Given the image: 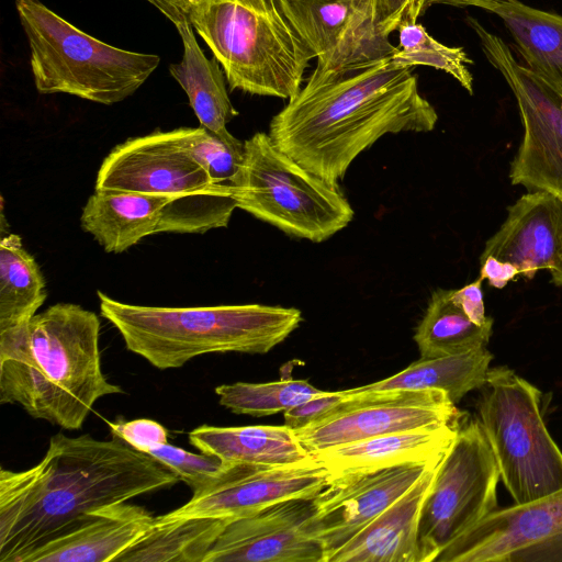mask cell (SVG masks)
Returning a JSON list of instances; mask_svg holds the SVG:
<instances>
[{"label":"cell","mask_w":562,"mask_h":562,"mask_svg":"<svg viewBox=\"0 0 562 562\" xmlns=\"http://www.w3.org/2000/svg\"><path fill=\"white\" fill-rule=\"evenodd\" d=\"M179 481L156 459L115 436L100 440L58 432L34 467L0 470V562H23L38 547L81 525L92 510Z\"/></svg>","instance_id":"obj_1"},{"label":"cell","mask_w":562,"mask_h":562,"mask_svg":"<svg viewBox=\"0 0 562 562\" xmlns=\"http://www.w3.org/2000/svg\"><path fill=\"white\" fill-rule=\"evenodd\" d=\"M413 67L391 58L336 72H317L269 124L276 146L333 186L379 138L435 128L438 115L420 94Z\"/></svg>","instance_id":"obj_2"},{"label":"cell","mask_w":562,"mask_h":562,"mask_svg":"<svg viewBox=\"0 0 562 562\" xmlns=\"http://www.w3.org/2000/svg\"><path fill=\"white\" fill-rule=\"evenodd\" d=\"M100 321L74 303H57L0 331V403L65 430L81 429L102 397L123 393L101 369Z\"/></svg>","instance_id":"obj_3"},{"label":"cell","mask_w":562,"mask_h":562,"mask_svg":"<svg viewBox=\"0 0 562 562\" xmlns=\"http://www.w3.org/2000/svg\"><path fill=\"white\" fill-rule=\"evenodd\" d=\"M101 315L125 347L157 369H177L206 353H267L302 322L294 307L235 304L158 307L123 303L97 292Z\"/></svg>","instance_id":"obj_4"},{"label":"cell","mask_w":562,"mask_h":562,"mask_svg":"<svg viewBox=\"0 0 562 562\" xmlns=\"http://www.w3.org/2000/svg\"><path fill=\"white\" fill-rule=\"evenodd\" d=\"M192 27L220 63L232 90L290 100L315 57L279 0H216Z\"/></svg>","instance_id":"obj_5"},{"label":"cell","mask_w":562,"mask_h":562,"mask_svg":"<svg viewBox=\"0 0 562 562\" xmlns=\"http://www.w3.org/2000/svg\"><path fill=\"white\" fill-rule=\"evenodd\" d=\"M15 5L40 93H68L110 105L132 95L159 65L157 55L92 37L40 0H15Z\"/></svg>","instance_id":"obj_6"},{"label":"cell","mask_w":562,"mask_h":562,"mask_svg":"<svg viewBox=\"0 0 562 562\" xmlns=\"http://www.w3.org/2000/svg\"><path fill=\"white\" fill-rule=\"evenodd\" d=\"M95 189L169 198L171 205L157 234H203L226 227L237 209L232 187L214 183L173 131H155L115 146L102 161Z\"/></svg>","instance_id":"obj_7"},{"label":"cell","mask_w":562,"mask_h":562,"mask_svg":"<svg viewBox=\"0 0 562 562\" xmlns=\"http://www.w3.org/2000/svg\"><path fill=\"white\" fill-rule=\"evenodd\" d=\"M244 144L232 183L237 209L313 243L329 239L352 221L355 212L339 188L281 151L268 133L257 132Z\"/></svg>","instance_id":"obj_8"},{"label":"cell","mask_w":562,"mask_h":562,"mask_svg":"<svg viewBox=\"0 0 562 562\" xmlns=\"http://www.w3.org/2000/svg\"><path fill=\"white\" fill-rule=\"evenodd\" d=\"M542 393L506 366L490 368L476 402L477 422L514 504L562 488V451L541 411Z\"/></svg>","instance_id":"obj_9"},{"label":"cell","mask_w":562,"mask_h":562,"mask_svg":"<svg viewBox=\"0 0 562 562\" xmlns=\"http://www.w3.org/2000/svg\"><path fill=\"white\" fill-rule=\"evenodd\" d=\"M499 479L494 453L477 419H461L422 506L420 562H435L448 544L497 508Z\"/></svg>","instance_id":"obj_10"},{"label":"cell","mask_w":562,"mask_h":562,"mask_svg":"<svg viewBox=\"0 0 562 562\" xmlns=\"http://www.w3.org/2000/svg\"><path fill=\"white\" fill-rule=\"evenodd\" d=\"M467 23L518 104L524 137L510 166V182L562 198V91L518 63L509 46L476 19L468 16Z\"/></svg>","instance_id":"obj_11"},{"label":"cell","mask_w":562,"mask_h":562,"mask_svg":"<svg viewBox=\"0 0 562 562\" xmlns=\"http://www.w3.org/2000/svg\"><path fill=\"white\" fill-rule=\"evenodd\" d=\"M344 393L345 397L325 418L294 429L310 454L381 435L453 425L462 417L442 390Z\"/></svg>","instance_id":"obj_12"},{"label":"cell","mask_w":562,"mask_h":562,"mask_svg":"<svg viewBox=\"0 0 562 562\" xmlns=\"http://www.w3.org/2000/svg\"><path fill=\"white\" fill-rule=\"evenodd\" d=\"M435 562H562V488L496 508L448 544Z\"/></svg>","instance_id":"obj_13"},{"label":"cell","mask_w":562,"mask_h":562,"mask_svg":"<svg viewBox=\"0 0 562 562\" xmlns=\"http://www.w3.org/2000/svg\"><path fill=\"white\" fill-rule=\"evenodd\" d=\"M329 479V471L314 458L276 467L229 463L184 505L158 517L232 520L280 502L314 497Z\"/></svg>","instance_id":"obj_14"},{"label":"cell","mask_w":562,"mask_h":562,"mask_svg":"<svg viewBox=\"0 0 562 562\" xmlns=\"http://www.w3.org/2000/svg\"><path fill=\"white\" fill-rule=\"evenodd\" d=\"M446 456V454H445ZM440 459L369 472L330 475L313 497L310 532L328 558L408 491Z\"/></svg>","instance_id":"obj_15"},{"label":"cell","mask_w":562,"mask_h":562,"mask_svg":"<svg viewBox=\"0 0 562 562\" xmlns=\"http://www.w3.org/2000/svg\"><path fill=\"white\" fill-rule=\"evenodd\" d=\"M312 499L293 498L232 519L204 562H325L323 544L307 527Z\"/></svg>","instance_id":"obj_16"},{"label":"cell","mask_w":562,"mask_h":562,"mask_svg":"<svg viewBox=\"0 0 562 562\" xmlns=\"http://www.w3.org/2000/svg\"><path fill=\"white\" fill-rule=\"evenodd\" d=\"M512 263L525 279L549 270L562 276V198L546 190L529 191L508 207L499 229L486 241L481 258Z\"/></svg>","instance_id":"obj_17"},{"label":"cell","mask_w":562,"mask_h":562,"mask_svg":"<svg viewBox=\"0 0 562 562\" xmlns=\"http://www.w3.org/2000/svg\"><path fill=\"white\" fill-rule=\"evenodd\" d=\"M154 519L135 504L108 505L92 510L75 529L35 549L23 562H115Z\"/></svg>","instance_id":"obj_18"},{"label":"cell","mask_w":562,"mask_h":562,"mask_svg":"<svg viewBox=\"0 0 562 562\" xmlns=\"http://www.w3.org/2000/svg\"><path fill=\"white\" fill-rule=\"evenodd\" d=\"M440 463L336 550L327 562H420L419 515Z\"/></svg>","instance_id":"obj_19"},{"label":"cell","mask_w":562,"mask_h":562,"mask_svg":"<svg viewBox=\"0 0 562 562\" xmlns=\"http://www.w3.org/2000/svg\"><path fill=\"white\" fill-rule=\"evenodd\" d=\"M459 425L460 423L381 435L330 447L311 456L323 464L330 475L430 462L448 452Z\"/></svg>","instance_id":"obj_20"},{"label":"cell","mask_w":562,"mask_h":562,"mask_svg":"<svg viewBox=\"0 0 562 562\" xmlns=\"http://www.w3.org/2000/svg\"><path fill=\"white\" fill-rule=\"evenodd\" d=\"M169 198L135 191L95 189L82 209L81 228L106 252L120 254L157 234Z\"/></svg>","instance_id":"obj_21"},{"label":"cell","mask_w":562,"mask_h":562,"mask_svg":"<svg viewBox=\"0 0 562 562\" xmlns=\"http://www.w3.org/2000/svg\"><path fill=\"white\" fill-rule=\"evenodd\" d=\"M189 441L200 452L217 457L226 463L276 467L313 458L301 446L294 429L285 424L240 427L202 425L190 431Z\"/></svg>","instance_id":"obj_22"},{"label":"cell","mask_w":562,"mask_h":562,"mask_svg":"<svg viewBox=\"0 0 562 562\" xmlns=\"http://www.w3.org/2000/svg\"><path fill=\"white\" fill-rule=\"evenodd\" d=\"M183 44V57L171 64L169 71L189 98L190 106L200 125L234 147H244V142L233 136L226 125L238 115L225 86L224 71L220 63L209 59L200 48L190 24L176 27Z\"/></svg>","instance_id":"obj_23"},{"label":"cell","mask_w":562,"mask_h":562,"mask_svg":"<svg viewBox=\"0 0 562 562\" xmlns=\"http://www.w3.org/2000/svg\"><path fill=\"white\" fill-rule=\"evenodd\" d=\"M473 7L496 14L510 33L525 66L562 91V15L518 0H480Z\"/></svg>","instance_id":"obj_24"},{"label":"cell","mask_w":562,"mask_h":562,"mask_svg":"<svg viewBox=\"0 0 562 562\" xmlns=\"http://www.w3.org/2000/svg\"><path fill=\"white\" fill-rule=\"evenodd\" d=\"M492 359L493 355L486 347L452 356L419 358L392 376L349 391L437 389L445 391L451 402L457 404L465 394L480 390L484 384Z\"/></svg>","instance_id":"obj_25"},{"label":"cell","mask_w":562,"mask_h":562,"mask_svg":"<svg viewBox=\"0 0 562 562\" xmlns=\"http://www.w3.org/2000/svg\"><path fill=\"white\" fill-rule=\"evenodd\" d=\"M231 519L155 517L151 527L115 562H204Z\"/></svg>","instance_id":"obj_26"},{"label":"cell","mask_w":562,"mask_h":562,"mask_svg":"<svg viewBox=\"0 0 562 562\" xmlns=\"http://www.w3.org/2000/svg\"><path fill=\"white\" fill-rule=\"evenodd\" d=\"M493 322L474 323L452 299L451 290L438 289L416 327L414 340L420 358H438L486 347Z\"/></svg>","instance_id":"obj_27"},{"label":"cell","mask_w":562,"mask_h":562,"mask_svg":"<svg viewBox=\"0 0 562 562\" xmlns=\"http://www.w3.org/2000/svg\"><path fill=\"white\" fill-rule=\"evenodd\" d=\"M46 283L35 258L14 233L0 240V331L30 322L46 300Z\"/></svg>","instance_id":"obj_28"},{"label":"cell","mask_w":562,"mask_h":562,"mask_svg":"<svg viewBox=\"0 0 562 562\" xmlns=\"http://www.w3.org/2000/svg\"><path fill=\"white\" fill-rule=\"evenodd\" d=\"M373 0H279L281 9L316 58L329 53L356 14Z\"/></svg>","instance_id":"obj_29"},{"label":"cell","mask_w":562,"mask_h":562,"mask_svg":"<svg viewBox=\"0 0 562 562\" xmlns=\"http://www.w3.org/2000/svg\"><path fill=\"white\" fill-rule=\"evenodd\" d=\"M324 392L307 380L293 379L267 383L235 382L215 389L222 406L234 414L255 417L288 412Z\"/></svg>","instance_id":"obj_30"},{"label":"cell","mask_w":562,"mask_h":562,"mask_svg":"<svg viewBox=\"0 0 562 562\" xmlns=\"http://www.w3.org/2000/svg\"><path fill=\"white\" fill-rule=\"evenodd\" d=\"M389 36L375 23L372 1L356 14L335 47L317 58L314 71L336 72L389 59L397 49Z\"/></svg>","instance_id":"obj_31"},{"label":"cell","mask_w":562,"mask_h":562,"mask_svg":"<svg viewBox=\"0 0 562 562\" xmlns=\"http://www.w3.org/2000/svg\"><path fill=\"white\" fill-rule=\"evenodd\" d=\"M398 46L391 61L403 67L430 66L452 76L473 94L472 59L463 47H450L431 37L418 22L404 21L397 27Z\"/></svg>","instance_id":"obj_32"},{"label":"cell","mask_w":562,"mask_h":562,"mask_svg":"<svg viewBox=\"0 0 562 562\" xmlns=\"http://www.w3.org/2000/svg\"><path fill=\"white\" fill-rule=\"evenodd\" d=\"M180 145L205 169L211 180L232 187L244 158V147H234L203 126L172 130Z\"/></svg>","instance_id":"obj_33"},{"label":"cell","mask_w":562,"mask_h":562,"mask_svg":"<svg viewBox=\"0 0 562 562\" xmlns=\"http://www.w3.org/2000/svg\"><path fill=\"white\" fill-rule=\"evenodd\" d=\"M149 454L184 481L195 492L220 475L229 463L217 457L192 453L170 443L148 449Z\"/></svg>","instance_id":"obj_34"},{"label":"cell","mask_w":562,"mask_h":562,"mask_svg":"<svg viewBox=\"0 0 562 562\" xmlns=\"http://www.w3.org/2000/svg\"><path fill=\"white\" fill-rule=\"evenodd\" d=\"M108 424L113 436L144 453L153 447L168 442L167 429L153 419L138 418Z\"/></svg>","instance_id":"obj_35"},{"label":"cell","mask_w":562,"mask_h":562,"mask_svg":"<svg viewBox=\"0 0 562 562\" xmlns=\"http://www.w3.org/2000/svg\"><path fill=\"white\" fill-rule=\"evenodd\" d=\"M345 397L344 391L324 392L284 412L285 425L299 429L325 418Z\"/></svg>","instance_id":"obj_36"},{"label":"cell","mask_w":562,"mask_h":562,"mask_svg":"<svg viewBox=\"0 0 562 562\" xmlns=\"http://www.w3.org/2000/svg\"><path fill=\"white\" fill-rule=\"evenodd\" d=\"M158 9L176 27L195 21L216 0H146Z\"/></svg>","instance_id":"obj_37"},{"label":"cell","mask_w":562,"mask_h":562,"mask_svg":"<svg viewBox=\"0 0 562 562\" xmlns=\"http://www.w3.org/2000/svg\"><path fill=\"white\" fill-rule=\"evenodd\" d=\"M451 296L474 323L484 325L493 322V318L485 314L482 280L480 278L460 289L451 290Z\"/></svg>","instance_id":"obj_38"},{"label":"cell","mask_w":562,"mask_h":562,"mask_svg":"<svg viewBox=\"0 0 562 562\" xmlns=\"http://www.w3.org/2000/svg\"><path fill=\"white\" fill-rule=\"evenodd\" d=\"M412 0H373L378 27L390 35L407 20Z\"/></svg>","instance_id":"obj_39"},{"label":"cell","mask_w":562,"mask_h":562,"mask_svg":"<svg viewBox=\"0 0 562 562\" xmlns=\"http://www.w3.org/2000/svg\"><path fill=\"white\" fill-rule=\"evenodd\" d=\"M517 276L518 270L509 262L501 261L493 256L481 258L480 279H486L494 288H505Z\"/></svg>","instance_id":"obj_40"},{"label":"cell","mask_w":562,"mask_h":562,"mask_svg":"<svg viewBox=\"0 0 562 562\" xmlns=\"http://www.w3.org/2000/svg\"><path fill=\"white\" fill-rule=\"evenodd\" d=\"M480 0H427L426 9H428L432 4H449L453 7L464 8L469 5H474L475 2Z\"/></svg>","instance_id":"obj_41"},{"label":"cell","mask_w":562,"mask_h":562,"mask_svg":"<svg viewBox=\"0 0 562 562\" xmlns=\"http://www.w3.org/2000/svg\"><path fill=\"white\" fill-rule=\"evenodd\" d=\"M552 282L557 285H561L562 286V276L557 278V279H553Z\"/></svg>","instance_id":"obj_42"}]
</instances>
